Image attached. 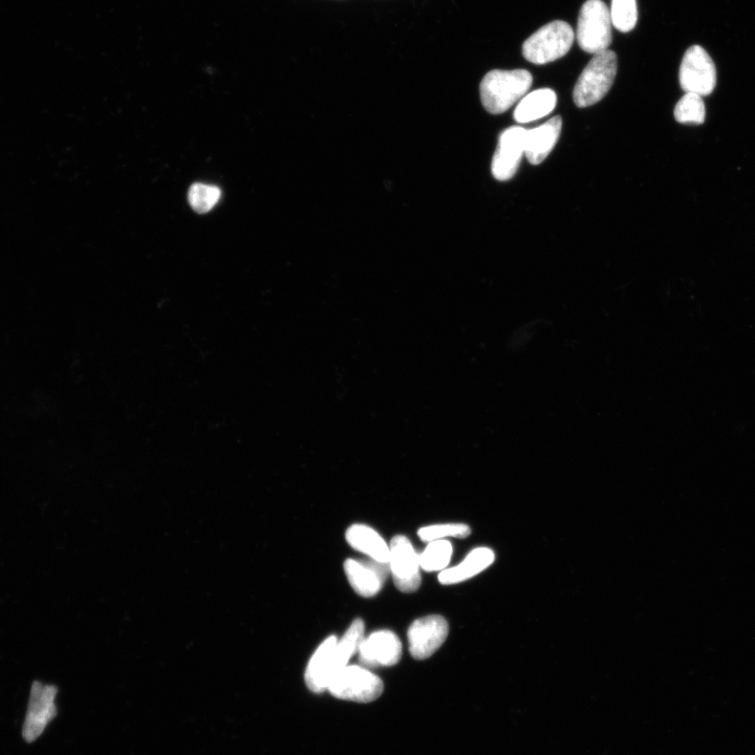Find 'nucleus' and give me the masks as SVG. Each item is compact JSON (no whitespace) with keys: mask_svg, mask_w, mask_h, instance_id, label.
<instances>
[{"mask_svg":"<svg viewBox=\"0 0 755 755\" xmlns=\"http://www.w3.org/2000/svg\"><path fill=\"white\" fill-rule=\"evenodd\" d=\"M358 655L365 667L394 666L401 660L402 643L395 633L378 631L363 639Z\"/></svg>","mask_w":755,"mask_h":755,"instance_id":"f8f14e48","label":"nucleus"},{"mask_svg":"<svg viewBox=\"0 0 755 755\" xmlns=\"http://www.w3.org/2000/svg\"><path fill=\"white\" fill-rule=\"evenodd\" d=\"M449 625L440 615H429L416 620L407 633L409 653L416 660L433 656L446 641Z\"/></svg>","mask_w":755,"mask_h":755,"instance_id":"9d476101","label":"nucleus"},{"mask_svg":"<svg viewBox=\"0 0 755 755\" xmlns=\"http://www.w3.org/2000/svg\"><path fill=\"white\" fill-rule=\"evenodd\" d=\"M221 194V190L217 186L194 184L189 189L188 201L194 211L207 213L218 204Z\"/></svg>","mask_w":755,"mask_h":755,"instance_id":"412c9836","label":"nucleus"},{"mask_svg":"<svg viewBox=\"0 0 755 755\" xmlns=\"http://www.w3.org/2000/svg\"><path fill=\"white\" fill-rule=\"evenodd\" d=\"M556 103L557 96L554 91L550 89L534 91L526 95L516 106L514 119L520 124L542 119L553 112Z\"/></svg>","mask_w":755,"mask_h":755,"instance_id":"f3484780","label":"nucleus"},{"mask_svg":"<svg viewBox=\"0 0 755 755\" xmlns=\"http://www.w3.org/2000/svg\"><path fill=\"white\" fill-rule=\"evenodd\" d=\"M618 61L615 52L606 51L594 55L575 85L573 99L584 109L607 96L615 81Z\"/></svg>","mask_w":755,"mask_h":755,"instance_id":"7ed1b4c3","label":"nucleus"},{"mask_svg":"<svg viewBox=\"0 0 755 755\" xmlns=\"http://www.w3.org/2000/svg\"><path fill=\"white\" fill-rule=\"evenodd\" d=\"M675 118L682 124H702L706 118L703 97L686 93L675 107Z\"/></svg>","mask_w":755,"mask_h":755,"instance_id":"6ab92c4d","label":"nucleus"},{"mask_svg":"<svg viewBox=\"0 0 755 755\" xmlns=\"http://www.w3.org/2000/svg\"><path fill=\"white\" fill-rule=\"evenodd\" d=\"M345 575L354 591L366 598L376 596L383 588L384 582L391 572L390 565L381 564L376 560L348 559L344 563Z\"/></svg>","mask_w":755,"mask_h":755,"instance_id":"ddd939ff","label":"nucleus"},{"mask_svg":"<svg viewBox=\"0 0 755 755\" xmlns=\"http://www.w3.org/2000/svg\"><path fill=\"white\" fill-rule=\"evenodd\" d=\"M390 570L397 589L411 594L421 586L420 556L406 536L398 535L390 545Z\"/></svg>","mask_w":755,"mask_h":755,"instance_id":"6e6552de","label":"nucleus"},{"mask_svg":"<svg viewBox=\"0 0 755 755\" xmlns=\"http://www.w3.org/2000/svg\"><path fill=\"white\" fill-rule=\"evenodd\" d=\"M364 632L363 620L356 619L340 640L331 636L320 644L309 661L305 674L306 684L311 692L321 694L328 690L332 679L358 654L365 638Z\"/></svg>","mask_w":755,"mask_h":755,"instance_id":"f257e3e1","label":"nucleus"},{"mask_svg":"<svg viewBox=\"0 0 755 755\" xmlns=\"http://www.w3.org/2000/svg\"><path fill=\"white\" fill-rule=\"evenodd\" d=\"M613 26L622 33L635 29L638 21L636 0H612L610 10Z\"/></svg>","mask_w":755,"mask_h":755,"instance_id":"aec40b11","label":"nucleus"},{"mask_svg":"<svg viewBox=\"0 0 755 755\" xmlns=\"http://www.w3.org/2000/svg\"><path fill=\"white\" fill-rule=\"evenodd\" d=\"M526 135L527 129L521 126L510 127L501 134L491 165L496 180L508 181L515 176L525 155Z\"/></svg>","mask_w":755,"mask_h":755,"instance_id":"9b49d317","label":"nucleus"},{"mask_svg":"<svg viewBox=\"0 0 755 755\" xmlns=\"http://www.w3.org/2000/svg\"><path fill=\"white\" fill-rule=\"evenodd\" d=\"M345 537L356 551L368 555L381 564L390 562V546L373 528L365 525H353L348 529Z\"/></svg>","mask_w":755,"mask_h":755,"instance_id":"dca6fc26","label":"nucleus"},{"mask_svg":"<svg viewBox=\"0 0 755 755\" xmlns=\"http://www.w3.org/2000/svg\"><path fill=\"white\" fill-rule=\"evenodd\" d=\"M382 680L368 668L348 665L331 681L328 690L331 695L344 701L371 703L383 693Z\"/></svg>","mask_w":755,"mask_h":755,"instance_id":"423d86ee","label":"nucleus"},{"mask_svg":"<svg viewBox=\"0 0 755 755\" xmlns=\"http://www.w3.org/2000/svg\"><path fill=\"white\" fill-rule=\"evenodd\" d=\"M610 9L602 0H588L582 6L576 38L582 51L599 54L608 51L613 40Z\"/></svg>","mask_w":755,"mask_h":755,"instance_id":"20e7f679","label":"nucleus"},{"mask_svg":"<svg viewBox=\"0 0 755 755\" xmlns=\"http://www.w3.org/2000/svg\"><path fill=\"white\" fill-rule=\"evenodd\" d=\"M452 552L451 543L445 539L428 543L422 554H419L421 569L426 572L445 570L450 563Z\"/></svg>","mask_w":755,"mask_h":755,"instance_id":"a211bd4d","label":"nucleus"},{"mask_svg":"<svg viewBox=\"0 0 755 755\" xmlns=\"http://www.w3.org/2000/svg\"><path fill=\"white\" fill-rule=\"evenodd\" d=\"M533 83L526 70L489 72L481 82V100L485 110L493 115L507 112L517 101L522 100Z\"/></svg>","mask_w":755,"mask_h":755,"instance_id":"f03ea898","label":"nucleus"},{"mask_svg":"<svg viewBox=\"0 0 755 755\" xmlns=\"http://www.w3.org/2000/svg\"><path fill=\"white\" fill-rule=\"evenodd\" d=\"M562 126V118L557 116L527 131L525 156L532 165L541 164L548 158L559 139Z\"/></svg>","mask_w":755,"mask_h":755,"instance_id":"4468645a","label":"nucleus"},{"mask_svg":"<svg viewBox=\"0 0 755 755\" xmlns=\"http://www.w3.org/2000/svg\"><path fill=\"white\" fill-rule=\"evenodd\" d=\"M574 39L569 24L562 20L552 21L525 41L523 55L529 62L543 66L567 55Z\"/></svg>","mask_w":755,"mask_h":755,"instance_id":"39448f33","label":"nucleus"},{"mask_svg":"<svg viewBox=\"0 0 755 755\" xmlns=\"http://www.w3.org/2000/svg\"><path fill=\"white\" fill-rule=\"evenodd\" d=\"M58 688L54 685L34 682L31 690L27 716L23 728L25 741H36L48 725L56 718L58 709L56 697Z\"/></svg>","mask_w":755,"mask_h":755,"instance_id":"1a4fd4ad","label":"nucleus"},{"mask_svg":"<svg viewBox=\"0 0 755 755\" xmlns=\"http://www.w3.org/2000/svg\"><path fill=\"white\" fill-rule=\"evenodd\" d=\"M494 559L495 554L491 549H474L459 566L443 570L439 575V581L444 586L461 584L488 569L494 563Z\"/></svg>","mask_w":755,"mask_h":755,"instance_id":"2eb2a0df","label":"nucleus"},{"mask_svg":"<svg viewBox=\"0 0 755 755\" xmlns=\"http://www.w3.org/2000/svg\"><path fill=\"white\" fill-rule=\"evenodd\" d=\"M679 79L685 93L701 97L710 95L717 85V70L713 59L702 47H690L683 57Z\"/></svg>","mask_w":755,"mask_h":755,"instance_id":"0eeeda50","label":"nucleus"},{"mask_svg":"<svg viewBox=\"0 0 755 755\" xmlns=\"http://www.w3.org/2000/svg\"><path fill=\"white\" fill-rule=\"evenodd\" d=\"M470 534V527L464 524L428 526L421 528L418 532L419 537L426 543L440 541L445 537L465 538Z\"/></svg>","mask_w":755,"mask_h":755,"instance_id":"4be33fe9","label":"nucleus"}]
</instances>
